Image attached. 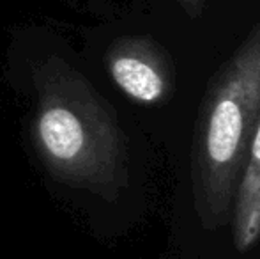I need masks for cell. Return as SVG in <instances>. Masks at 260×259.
Masks as SVG:
<instances>
[{
    "instance_id": "obj_4",
    "label": "cell",
    "mask_w": 260,
    "mask_h": 259,
    "mask_svg": "<svg viewBox=\"0 0 260 259\" xmlns=\"http://www.w3.org/2000/svg\"><path fill=\"white\" fill-rule=\"evenodd\" d=\"M232 233L239 252H248L260 242V119L234 197Z\"/></svg>"
},
{
    "instance_id": "obj_3",
    "label": "cell",
    "mask_w": 260,
    "mask_h": 259,
    "mask_svg": "<svg viewBox=\"0 0 260 259\" xmlns=\"http://www.w3.org/2000/svg\"><path fill=\"white\" fill-rule=\"evenodd\" d=\"M106 68L115 85L129 100L159 105L175 89V71L167 50L147 36H126L112 43Z\"/></svg>"
},
{
    "instance_id": "obj_2",
    "label": "cell",
    "mask_w": 260,
    "mask_h": 259,
    "mask_svg": "<svg viewBox=\"0 0 260 259\" xmlns=\"http://www.w3.org/2000/svg\"><path fill=\"white\" fill-rule=\"evenodd\" d=\"M260 119V21L204 94L191 144L193 204L206 229L232 217L234 197Z\"/></svg>"
},
{
    "instance_id": "obj_1",
    "label": "cell",
    "mask_w": 260,
    "mask_h": 259,
    "mask_svg": "<svg viewBox=\"0 0 260 259\" xmlns=\"http://www.w3.org/2000/svg\"><path fill=\"white\" fill-rule=\"evenodd\" d=\"M34 148L57 181L115 199L127 185V142L113 107L60 57L32 71Z\"/></svg>"
},
{
    "instance_id": "obj_5",
    "label": "cell",
    "mask_w": 260,
    "mask_h": 259,
    "mask_svg": "<svg viewBox=\"0 0 260 259\" xmlns=\"http://www.w3.org/2000/svg\"><path fill=\"white\" fill-rule=\"evenodd\" d=\"M209 0H177L179 6L184 9V13L189 18H199L204 13Z\"/></svg>"
}]
</instances>
